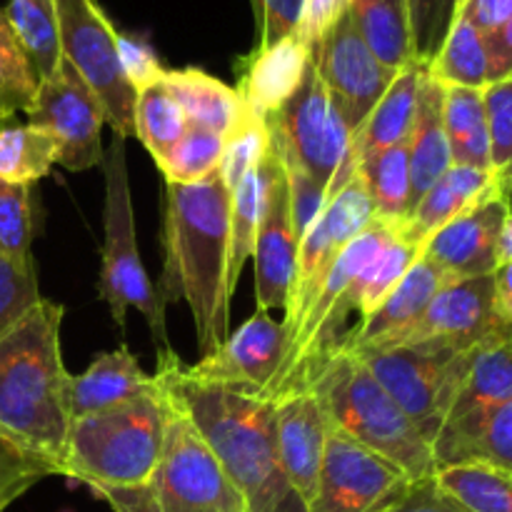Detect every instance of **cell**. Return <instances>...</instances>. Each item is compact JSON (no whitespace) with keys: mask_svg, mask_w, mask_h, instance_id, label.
<instances>
[{"mask_svg":"<svg viewBox=\"0 0 512 512\" xmlns=\"http://www.w3.org/2000/svg\"><path fill=\"white\" fill-rule=\"evenodd\" d=\"M183 368L175 350L160 353L155 378L208 440L248 512H308L280 465L273 400L225 385L195 383Z\"/></svg>","mask_w":512,"mask_h":512,"instance_id":"6da1fadb","label":"cell"},{"mask_svg":"<svg viewBox=\"0 0 512 512\" xmlns=\"http://www.w3.org/2000/svg\"><path fill=\"white\" fill-rule=\"evenodd\" d=\"M230 190L220 173L195 185L165 183L163 303H185L195 320L203 355L228 340L230 300Z\"/></svg>","mask_w":512,"mask_h":512,"instance_id":"7a4b0ae2","label":"cell"},{"mask_svg":"<svg viewBox=\"0 0 512 512\" xmlns=\"http://www.w3.org/2000/svg\"><path fill=\"white\" fill-rule=\"evenodd\" d=\"M65 308L40 298L0 338V435L65 473L73 375L60 350Z\"/></svg>","mask_w":512,"mask_h":512,"instance_id":"3957f363","label":"cell"},{"mask_svg":"<svg viewBox=\"0 0 512 512\" xmlns=\"http://www.w3.org/2000/svg\"><path fill=\"white\" fill-rule=\"evenodd\" d=\"M335 430L378 453L408 480L438 473L433 445L353 353L338 350L308 385Z\"/></svg>","mask_w":512,"mask_h":512,"instance_id":"277c9868","label":"cell"},{"mask_svg":"<svg viewBox=\"0 0 512 512\" xmlns=\"http://www.w3.org/2000/svg\"><path fill=\"white\" fill-rule=\"evenodd\" d=\"M163 393L75 418L68 435L65 478L98 490L148 488L163 448Z\"/></svg>","mask_w":512,"mask_h":512,"instance_id":"5b68a950","label":"cell"},{"mask_svg":"<svg viewBox=\"0 0 512 512\" xmlns=\"http://www.w3.org/2000/svg\"><path fill=\"white\" fill-rule=\"evenodd\" d=\"M100 168L105 175L103 203V268H100L98 295L108 303L115 325L125 330L128 308L145 315L153 333V343L160 353H170L168 328H165V303L158 288L148 278L135 238L133 195H130L128 163H125V138L115 135L103 153Z\"/></svg>","mask_w":512,"mask_h":512,"instance_id":"8992f818","label":"cell"},{"mask_svg":"<svg viewBox=\"0 0 512 512\" xmlns=\"http://www.w3.org/2000/svg\"><path fill=\"white\" fill-rule=\"evenodd\" d=\"M265 125L273 153L315 180L325 190V203L358 173L353 163L355 128L318 78L313 58L298 90L265 118Z\"/></svg>","mask_w":512,"mask_h":512,"instance_id":"52a82bcc","label":"cell"},{"mask_svg":"<svg viewBox=\"0 0 512 512\" xmlns=\"http://www.w3.org/2000/svg\"><path fill=\"white\" fill-rule=\"evenodd\" d=\"M473 353L475 345L465 348L445 340H420L358 350L353 355L378 378L418 433L433 445L463 388Z\"/></svg>","mask_w":512,"mask_h":512,"instance_id":"ba28073f","label":"cell"},{"mask_svg":"<svg viewBox=\"0 0 512 512\" xmlns=\"http://www.w3.org/2000/svg\"><path fill=\"white\" fill-rule=\"evenodd\" d=\"M160 385V383H158ZM163 448L150 493L160 512H248L245 498L185 410L165 393Z\"/></svg>","mask_w":512,"mask_h":512,"instance_id":"9c48e42d","label":"cell"},{"mask_svg":"<svg viewBox=\"0 0 512 512\" xmlns=\"http://www.w3.org/2000/svg\"><path fill=\"white\" fill-rule=\"evenodd\" d=\"M63 58L103 103L105 123L120 138L135 135V90L118 55V30L95 0H55Z\"/></svg>","mask_w":512,"mask_h":512,"instance_id":"30bf717a","label":"cell"},{"mask_svg":"<svg viewBox=\"0 0 512 512\" xmlns=\"http://www.w3.org/2000/svg\"><path fill=\"white\" fill-rule=\"evenodd\" d=\"M375 220L373 200L365 190L363 178L358 173L325 203L323 213L315 218L308 233L303 235L298 248V263H295L293 288H290L288 308H285V343L303 315L308 313L310 303L320 293L325 275L333 268L335 258L345 250L350 240L358 238L365 228Z\"/></svg>","mask_w":512,"mask_h":512,"instance_id":"8fae6325","label":"cell"},{"mask_svg":"<svg viewBox=\"0 0 512 512\" xmlns=\"http://www.w3.org/2000/svg\"><path fill=\"white\" fill-rule=\"evenodd\" d=\"M28 123L53 135L65 170H90L103 160L105 110L98 95L63 58L50 78L40 80Z\"/></svg>","mask_w":512,"mask_h":512,"instance_id":"7c38bea8","label":"cell"},{"mask_svg":"<svg viewBox=\"0 0 512 512\" xmlns=\"http://www.w3.org/2000/svg\"><path fill=\"white\" fill-rule=\"evenodd\" d=\"M405 480L403 470L330 425L308 512H373Z\"/></svg>","mask_w":512,"mask_h":512,"instance_id":"4fadbf2b","label":"cell"},{"mask_svg":"<svg viewBox=\"0 0 512 512\" xmlns=\"http://www.w3.org/2000/svg\"><path fill=\"white\" fill-rule=\"evenodd\" d=\"M313 68L330 90L350 125L360 128L370 110L378 105L395 80V70L385 68L355 30L350 13H345L313 48Z\"/></svg>","mask_w":512,"mask_h":512,"instance_id":"5bb4252c","label":"cell"},{"mask_svg":"<svg viewBox=\"0 0 512 512\" xmlns=\"http://www.w3.org/2000/svg\"><path fill=\"white\" fill-rule=\"evenodd\" d=\"M283 355V323H275L265 310H255L218 350L203 355L200 363L185 365L183 370L195 383L225 385L265 398Z\"/></svg>","mask_w":512,"mask_h":512,"instance_id":"9a60e30c","label":"cell"},{"mask_svg":"<svg viewBox=\"0 0 512 512\" xmlns=\"http://www.w3.org/2000/svg\"><path fill=\"white\" fill-rule=\"evenodd\" d=\"M265 168H268V185H265L263 218H260L258 238H255L253 273L255 303H258V310L270 313V310L288 308L300 240L295 238L293 220H290L283 168L273 150L265 155Z\"/></svg>","mask_w":512,"mask_h":512,"instance_id":"2e32d148","label":"cell"},{"mask_svg":"<svg viewBox=\"0 0 512 512\" xmlns=\"http://www.w3.org/2000/svg\"><path fill=\"white\" fill-rule=\"evenodd\" d=\"M505 218L508 205L503 190H498L430 235L420 245V255L438 265L450 280L493 275L498 268V240Z\"/></svg>","mask_w":512,"mask_h":512,"instance_id":"e0dca14e","label":"cell"},{"mask_svg":"<svg viewBox=\"0 0 512 512\" xmlns=\"http://www.w3.org/2000/svg\"><path fill=\"white\" fill-rule=\"evenodd\" d=\"M503 328L493 308V275H483L445 285L400 343L445 340L473 348Z\"/></svg>","mask_w":512,"mask_h":512,"instance_id":"ac0fdd59","label":"cell"},{"mask_svg":"<svg viewBox=\"0 0 512 512\" xmlns=\"http://www.w3.org/2000/svg\"><path fill=\"white\" fill-rule=\"evenodd\" d=\"M275 403V445L285 478L308 505L318 485L330 423L313 390L288 393Z\"/></svg>","mask_w":512,"mask_h":512,"instance_id":"d6986e66","label":"cell"},{"mask_svg":"<svg viewBox=\"0 0 512 512\" xmlns=\"http://www.w3.org/2000/svg\"><path fill=\"white\" fill-rule=\"evenodd\" d=\"M450 283H455V280H450L438 265L420 255L410 265L408 273L403 275V280L395 285L393 293L375 308V313L360 320L355 328H350L340 350L358 353V350L398 345L413 330V325L423 318L435 295Z\"/></svg>","mask_w":512,"mask_h":512,"instance_id":"ffe728a7","label":"cell"},{"mask_svg":"<svg viewBox=\"0 0 512 512\" xmlns=\"http://www.w3.org/2000/svg\"><path fill=\"white\" fill-rule=\"evenodd\" d=\"M508 400H512V335L510 328H503L475 345L463 388L433 445L460 438Z\"/></svg>","mask_w":512,"mask_h":512,"instance_id":"44dd1931","label":"cell"},{"mask_svg":"<svg viewBox=\"0 0 512 512\" xmlns=\"http://www.w3.org/2000/svg\"><path fill=\"white\" fill-rule=\"evenodd\" d=\"M310 55L313 53L308 45L295 33L270 48H253V53L240 60V83L235 88L245 108L260 118H268L283 108L298 90L310 65Z\"/></svg>","mask_w":512,"mask_h":512,"instance_id":"7402d4cb","label":"cell"},{"mask_svg":"<svg viewBox=\"0 0 512 512\" xmlns=\"http://www.w3.org/2000/svg\"><path fill=\"white\" fill-rule=\"evenodd\" d=\"M498 190L503 188H500V175L495 170L450 165L443 178L415 203V208L410 210L408 220L400 225L398 233L408 243H413L415 248H420L443 225H448L458 215L468 213L480 200L498 193Z\"/></svg>","mask_w":512,"mask_h":512,"instance_id":"603a6c76","label":"cell"},{"mask_svg":"<svg viewBox=\"0 0 512 512\" xmlns=\"http://www.w3.org/2000/svg\"><path fill=\"white\" fill-rule=\"evenodd\" d=\"M153 393H158V378L140 368L128 345H120L110 353H98L85 373L73 375V393H70L73 420L133 403Z\"/></svg>","mask_w":512,"mask_h":512,"instance_id":"cb8c5ba5","label":"cell"},{"mask_svg":"<svg viewBox=\"0 0 512 512\" xmlns=\"http://www.w3.org/2000/svg\"><path fill=\"white\" fill-rule=\"evenodd\" d=\"M428 73V60H415L408 68L398 70L390 88L378 100L368 118L360 123L353 135V163L380 153V150L405 145L413 133L415 115H418L420 85Z\"/></svg>","mask_w":512,"mask_h":512,"instance_id":"d4e9b609","label":"cell"},{"mask_svg":"<svg viewBox=\"0 0 512 512\" xmlns=\"http://www.w3.org/2000/svg\"><path fill=\"white\" fill-rule=\"evenodd\" d=\"M410 155V210L420 198L443 178L445 170L453 165L448 135L443 125V85L425 73L420 85L418 115H415L413 133L408 140Z\"/></svg>","mask_w":512,"mask_h":512,"instance_id":"484cf974","label":"cell"},{"mask_svg":"<svg viewBox=\"0 0 512 512\" xmlns=\"http://www.w3.org/2000/svg\"><path fill=\"white\" fill-rule=\"evenodd\" d=\"M348 13L363 43L385 68L398 73L423 60L415 43L410 0H353Z\"/></svg>","mask_w":512,"mask_h":512,"instance_id":"4316f807","label":"cell"},{"mask_svg":"<svg viewBox=\"0 0 512 512\" xmlns=\"http://www.w3.org/2000/svg\"><path fill=\"white\" fill-rule=\"evenodd\" d=\"M163 83L168 85L173 98L183 108L188 125H193V128L213 130L225 138L243 115L245 105L238 90L225 85L223 80L213 78V75L203 73V70H165Z\"/></svg>","mask_w":512,"mask_h":512,"instance_id":"83f0119b","label":"cell"},{"mask_svg":"<svg viewBox=\"0 0 512 512\" xmlns=\"http://www.w3.org/2000/svg\"><path fill=\"white\" fill-rule=\"evenodd\" d=\"M443 125L453 165L493 170L483 88L443 85Z\"/></svg>","mask_w":512,"mask_h":512,"instance_id":"f1b7e54d","label":"cell"},{"mask_svg":"<svg viewBox=\"0 0 512 512\" xmlns=\"http://www.w3.org/2000/svg\"><path fill=\"white\" fill-rule=\"evenodd\" d=\"M435 465H493V468L512 470V400L490 410L473 430L450 443L433 445Z\"/></svg>","mask_w":512,"mask_h":512,"instance_id":"f546056e","label":"cell"},{"mask_svg":"<svg viewBox=\"0 0 512 512\" xmlns=\"http://www.w3.org/2000/svg\"><path fill=\"white\" fill-rule=\"evenodd\" d=\"M5 18L18 38L20 48L28 55L30 65L38 75V83L50 78L63 63L55 0H8Z\"/></svg>","mask_w":512,"mask_h":512,"instance_id":"4dcf8cb0","label":"cell"},{"mask_svg":"<svg viewBox=\"0 0 512 512\" xmlns=\"http://www.w3.org/2000/svg\"><path fill=\"white\" fill-rule=\"evenodd\" d=\"M358 175L375 208V220L400 228L410 215V155L408 143L380 150L360 160Z\"/></svg>","mask_w":512,"mask_h":512,"instance_id":"1f68e13d","label":"cell"},{"mask_svg":"<svg viewBox=\"0 0 512 512\" xmlns=\"http://www.w3.org/2000/svg\"><path fill=\"white\" fill-rule=\"evenodd\" d=\"M428 70L440 85L485 88L490 83L485 38L468 20L455 15L443 43L428 60Z\"/></svg>","mask_w":512,"mask_h":512,"instance_id":"d6a6232c","label":"cell"},{"mask_svg":"<svg viewBox=\"0 0 512 512\" xmlns=\"http://www.w3.org/2000/svg\"><path fill=\"white\" fill-rule=\"evenodd\" d=\"M60 148L45 130L30 123H0V180L10 185H35L48 178Z\"/></svg>","mask_w":512,"mask_h":512,"instance_id":"836d02e7","label":"cell"},{"mask_svg":"<svg viewBox=\"0 0 512 512\" xmlns=\"http://www.w3.org/2000/svg\"><path fill=\"white\" fill-rule=\"evenodd\" d=\"M435 483L470 512H512V470L493 465H450L435 473Z\"/></svg>","mask_w":512,"mask_h":512,"instance_id":"e575fe53","label":"cell"},{"mask_svg":"<svg viewBox=\"0 0 512 512\" xmlns=\"http://www.w3.org/2000/svg\"><path fill=\"white\" fill-rule=\"evenodd\" d=\"M265 185H268V168L265 158L260 168L248 173L243 183L230 193V253H228V288L235 295L240 273L248 258H253L255 238H258L260 218H263Z\"/></svg>","mask_w":512,"mask_h":512,"instance_id":"d590c367","label":"cell"},{"mask_svg":"<svg viewBox=\"0 0 512 512\" xmlns=\"http://www.w3.org/2000/svg\"><path fill=\"white\" fill-rule=\"evenodd\" d=\"M133 120L135 138L153 155L155 165L163 163L165 155L173 150V145L188 130V118H185L180 103L168 90V85L163 83V78L158 83L148 85V88L138 90Z\"/></svg>","mask_w":512,"mask_h":512,"instance_id":"8d00e7d4","label":"cell"},{"mask_svg":"<svg viewBox=\"0 0 512 512\" xmlns=\"http://www.w3.org/2000/svg\"><path fill=\"white\" fill-rule=\"evenodd\" d=\"M418 258L420 248L408 243L400 233H395V238L378 250V255L365 265V270L355 280V303H358L360 320L375 313V308L393 293L395 285L403 280V275Z\"/></svg>","mask_w":512,"mask_h":512,"instance_id":"74e56055","label":"cell"},{"mask_svg":"<svg viewBox=\"0 0 512 512\" xmlns=\"http://www.w3.org/2000/svg\"><path fill=\"white\" fill-rule=\"evenodd\" d=\"M223 135L205 128H193L183 133V138L173 145L163 163L158 165L165 183L170 185H195L215 175L223 163Z\"/></svg>","mask_w":512,"mask_h":512,"instance_id":"f35d334b","label":"cell"},{"mask_svg":"<svg viewBox=\"0 0 512 512\" xmlns=\"http://www.w3.org/2000/svg\"><path fill=\"white\" fill-rule=\"evenodd\" d=\"M38 90V75L20 48L5 10H0V123H10L15 113H28Z\"/></svg>","mask_w":512,"mask_h":512,"instance_id":"ab89813d","label":"cell"},{"mask_svg":"<svg viewBox=\"0 0 512 512\" xmlns=\"http://www.w3.org/2000/svg\"><path fill=\"white\" fill-rule=\"evenodd\" d=\"M245 105V103H243ZM270 150V133L265 118L253 113L250 108H243L238 123L233 125L228 135H225L223 148V163H220V178H223L225 188L233 193L248 173L260 168L263 158Z\"/></svg>","mask_w":512,"mask_h":512,"instance_id":"60d3db41","label":"cell"},{"mask_svg":"<svg viewBox=\"0 0 512 512\" xmlns=\"http://www.w3.org/2000/svg\"><path fill=\"white\" fill-rule=\"evenodd\" d=\"M33 195L30 185L0 180V253L13 260H33Z\"/></svg>","mask_w":512,"mask_h":512,"instance_id":"b9f144b4","label":"cell"},{"mask_svg":"<svg viewBox=\"0 0 512 512\" xmlns=\"http://www.w3.org/2000/svg\"><path fill=\"white\" fill-rule=\"evenodd\" d=\"M40 300L35 260L0 253V338Z\"/></svg>","mask_w":512,"mask_h":512,"instance_id":"7bdbcfd3","label":"cell"},{"mask_svg":"<svg viewBox=\"0 0 512 512\" xmlns=\"http://www.w3.org/2000/svg\"><path fill=\"white\" fill-rule=\"evenodd\" d=\"M53 475L58 473L48 463L25 453L0 435V512L8 510L40 480L53 478Z\"/></svg>","mask_w":512,"mask_h":512,"instance_id":"ee69618b","label":"cell"},{"mask_svg":"<svg viewBox=\"0 0 512 512\" xmlns=\"http://www.w3.org/2000/svg\"><path fill=\"white\" fill-rule=\"evenodd\" d=\"M485 118L490 130V160L498 175L512 168V78L483 88Z\"/></svg>","mask_w":512,"mask_h":512,"instance_id":"f6af8a7d","label":"cell"},{"mask_svg":"<svg viewBox=\"0 0 512 512\" xmlns=\"http://www.w3.org/2000/svg\"><path fill=\"white\" fill-rule=\"evenodd\" d=\"M273 150V148H270ZM278 158V155H275ZM280 168L285 175V188H288V205H290V220H293L295 238L303 240V235L308 233L310 225L315 223L320 213L325 208V190L320 188L315 180H310L298 165L285 163L280 160Z\"/></svg>","mask_w":512,"mask_h":512,"instance_id":"bcb514c9","label":"cell"},{"mask_svg":"<svg viewBox=\"0 0 512 512\" xmlns=\"http://www.w3.org/2000/svg\"><path fill=\"white\" fill-rule=\"evenodd\" d=\"M373 512H470L440 490L433 478L405 480Z\"/></svg>","mask_w":512,"mask_h":512,"instance_id":"7dc6e473","label":"cell"},{"mask_svg":"<svg viewBox=\"0 0 512 512\" xmlns=\"http://www.w3.org/2000/svg\"><path fill=\"white\" fill-rule=\"evenodd\" d=\"M418 55L430 60L443 43L458 10V0H410Z\"/></svg>","mask_w":512,"mask_h":512,"instance_id":"c3c4849f","label":"cell"},{"mask_svg":"<svg viewBox=\"0 0 512 512\" xmlns=\"http://www.w3.org/2000/svg\"><path fill=\"white\" fill-rule=\"evenodd\" d=\"M303 3L305 0H250L255 28H258L255 48H270L293 35L303 13Z\"/></svg>","mask_w":512,"mask_h":512,"instance_id":"681fc988","label":"cell"},{"mask_svg":"<svg viewBox=\"0 0 512 512\" xmlns=\"http://www.w3.org/2000/svg\"><path fill=\"white\" fill-rule=\"evenodd\" d=\"M118 55L120 65H123L125 70V78L133 85L135 95H138V90L158 83L165 75V68L160 65V60L155 58L153 48H150L148 43H143V40L118 33Z\"/></svg>","mask_w":512,"mask_h":512,"instance_id":"f907efd6","label":"cell"},{"mask_svg":"<svg viewBox=\"0 0 512 512\" xmlns=\"http://www.w3.org/2000/svg\"><path fill=\"white\" fill-rule=\"evenodd\" d=\"M350 3L353 0H305L295 35L308 45L310 53L320 43V38L348 13Z\"/></svg>","mask_w":512,"mask_h":512,"instance_id":"816d5d0a","label":"cell"},{"mask_svg":"<svg viewBox=\"0 0 512 512\" xmlns=\"http://www.w3.org/2000/svg\"><path fill=\"white\" fill-rule=\"evenodd\" d=\"M463 20H468L480 35H490L512 18V0H463L455 10Z\"/></svg>","mask_w":512,"mask_h":512,"instance_id":"f5cc1de1","label":"cell"},{"mask_svg":"<svg viewBox=\"0 0 512 512\" xmlns=\"http://www.w3.org/2000/svg\"><path fill=\"white\" fill-rule=\"evenodd\" d=\"M485 50H488L490 83L512 78V18L503 25V28L485 35Z\"/></svg>","mask_w":512,"mask_h":512,"instance_id":"db71d44e","label":"cell"},{"mask_svg":"<svg viewBox=\"0 0 512 512\" xmlns=\"http://www.w3.org/2000/svg\"><path fill=\"white\" fill-rule=\"evenodd\" d=\"M95 495H100V498L113 508V512H160L150 488L98 490Z\"/></svg>","mask_w":512,"mask_h":512,"instance_id":"11a10c76","label":"cell"},{"mask_svg":"<svg viewBox=\"0 0 512 512\" xmlns=\"http://www.w3.org/2000/svg\"><path fill=\"white\" fill-rule=\"evenodd\" d=\"M493 308L500 323L512 328V260L498 265L493 273Z\"/></svg>","mask_w":512,"mask_h":512,"instance_id":"9f6ffc18","label":"cell"},{"mask_svg":"<svg viewBox=\"0 0 512 512\" xmlns=\"http://www.w3.org/2000/svg\"><path fill=\"white\" fill-rule=\"evenodd\" d=\"M512 260V213H508L505 218L503 230H500V240H498V265L510 263Z\"/></svg>","mask_w":512,"mask_h":512,"instance_id":"6f0895ef","label":"cell"},{"mask_svg":"<svg viewBox=\"0 0 512 512\" xmlns=\"http://www.w3.org/2000/svg\"><path fill=\"white\" fill-rule=\"evenodd\" d=\"M500 188H503L505 205H508V213H512V168L505 175H500Z\"/></svg>","mask_w":512,"mask_h":512,"instance_id":"680465c9","label":"cell"},{"mask_svg":"<svg viewBox=\"0 0 512 512\" xmlns=\"http://www.w3.org/2000/svg\"><path fill=\"white\" fill-rule=\"evenodd\" d=\"M460 3H463V0H458V5H460Z\"/></svg>","mask_w":512,"mask_h":512,"instance_id":"91938a15","label":"cell"},{"mask_svg":"<svg viewBox=\"0 0 512 512\" xmlns=\"http://www.w3.org/2000/svg\"><path fill=\"white\" fill-rule=\"evenodd\" d=\"M510 335H512V328H510Z\"/></svg>","mask_w":512,"mask_h":512,"instance_id":"94428289","label":"cell"}]
</instances>
